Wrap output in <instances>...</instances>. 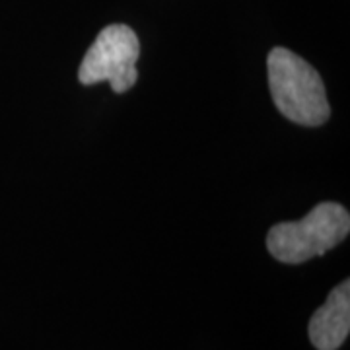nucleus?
<instances>
[{"label": "nucleus", "mask_w": 350, "mask_h": 350, "mask_svg": "<svg viewBox=\"0 0 350 350\" xmlns=\"http://www.w3.org/2000/svg\"><path fill=\"white\" fill-rule=\"evenodd\" d=\"M269 88L276 109L292 123L319 126L331 117L327 92L319 72L296 53L275 47L267 59Z\"/></svg>", "instance_id": "1"}, {"label": "nucleus", "mask_w": 350, "mask_h": 350, "mask_svg": "<svg viewBox=\"0 0 350 350\" xmlns=\"http://www.w3.org/2000/svg\"><path fill=\"white\" fill-rule=\"evenodd\" d=\"M349 232V211L338 202H321L298 222L273 226L267 236V247L276 261L300 265L337 247Z\"/></svg>", "instance_id": "2"}, {"label": "nucleus", "mask_w": 350, "mask_h": 350, "mask_svg": "<svg viewBox=\"0 0 350 350\" xmlns=\"http://www.w3.org/2000/svg\"><path fill=\"white\" fill-rule=\"evenodd\" d=\"M140 43L137 33L125 24L103 27L82 59L78 80L84 86L109 82L115 94H125L137 84V61Z\"/></svg>", "instance_id": "3"}, {"label": "nucleus", "mask_w": 350, "mask_h": 350, "mask_svg": "<svg viewBox=\"0 0 350 350\" xmlns=\"http://www.w3.org/2000/svg\"><path fill=\"white\" fill-rule=\"evenodd\" d=\"M350 331V282L342 280L310 319V340L317 350H337Z\"/></svg>", "instance_id": "4"}]
</instances>
